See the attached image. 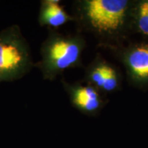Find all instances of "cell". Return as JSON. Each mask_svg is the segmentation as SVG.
<instances>
[{"instance_id": "1", "label": "cell", "mask_w": 148, "mask_h": 148, "mask_svg": "<svg viewBox=\"0 0 148 148\" xmlns=\"http://www.w3.org/2000/svg\"><path fill=\"white\" fill-rule=\"evenodd\" d=\"M131 0H84L78 3L79 18L88 31L112 49L122 45L132 32Z\"/></svg>"}, {"instance_id": "4", "label": "cell", "mask_w": 148, "mask_h": 148, "mask_svg": "<svg viewBox=\"0 0 148 148\" xmlns=\"http://www.w3.org/2000/svg\"><path fill=\"white\" fill-rule=\"evenodd\" d=\"M28 56L21 41L12 36L0 37V77L10 78L27 68Z\"/></svg>"}, {"instance_id": "5", "label": "cell", "mask_w": 148, "mask_h": 148, "mask_svg": "<svg viewBox=\"0 0 148 148\" xmlns=\"http://www.w3.org/2000/svg\"><path fill=\"white\" fill-rule=\"evenodd\" d=\"M88 84L104 95L118 90L121 85L119 69L100 56L96 57L86 72Z\"/></svg>"}, {"instance_id": "8", "label": "cell", "mask_w": 148, "mask_h": 148, "mask_svg": "<svg viewBox=\"0 0 148 148\" xmlns=\"http://www.w3.org/2000/svg\"><path fill=\"white\" fill-rule=\"evenodd\" d=\"M132 31L148 39V0L134 1L132 12Z\"/></svg>"}, {"instance_id": "3", "label": "cell", "mask_w": 148, "mask_h": 148, "mask_svg": "<svg viewBox=\"0 0 148 148\" xmlns=\"http://www.w3.org/2000/svg\"><path fill=\"white\" fill-rule=\"evenodd\" d=\"M112 49L124 66L130 84L140 90H147L148 42H132Z\"/></svg>"}, {"instance_id": "2", "label": "cell", "mask_w": 148, "mask_h": 148, "mask_svg": "<svg viewBox=\"0 0 148 148\" xmlns=\"http://www.w3.org/2000/svg\"><path fill=\"white\" fill-rule=\"evenodd\" d=\"M84 47V40L79 36H51L44 47L42 57L46 75L55 77L66 69L77 66Z\"/></svg>"}, {"instance_id": "7", "label": "cell", "mask_w": 148, "mask_h": 148, "mask_svg": "<svg viewBox=\"0 0 148 148\" xmlns=\"http://www.w3.org/2000/svg\"><path fill=\"white\" fill-rule=\"evenodd\" d=\"M40 20L43 25L58 27L71 21L72 17L66 13L58 1L48 0L42 3Z\"/></svg>"}, {"instance_id": "6", "label": "cell", "mask_w": 148, "mask_h": 148, "mask_svg": "<svg viewBox=\"0 0 148 148\" xmlns=\"http://www.w3.org/2000/svg\"><path fill=\"white\" fill-rule=\"evenodd\" d=\"M66 86L71 103L83 113L88 115H95L106 104L104 94L92 85L66 84Z\"/></svg>"}]
</instances>
